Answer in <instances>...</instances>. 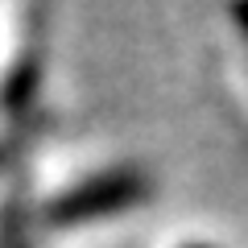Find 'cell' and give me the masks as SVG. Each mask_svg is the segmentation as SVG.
Masks as SVG:
<instances>
[{
    "mask_svg": "<svg viewBox=\"0 0 248 248\" xmlns=\"http://www.w3.org/2000/svg\"><path fill=\"white\" fill-rule=\"evenodd\" d=\"M149 178L141 170H104V174L79 182L62 199L50 203V223H87L99 215H116L128 207H141L149 199Z\"/></svg>",
    "mask_w": 248,
    "mask_h": 248,
    "instance_id": "obj_1",
    "label": "cell"
},
{
    "mask_svg": "<svg viewBox=\"0 0 248 248\" xmlns=\"http://www.w3.org/2000/svg\"><path fill=\"white\" fill-rule=\"evenodd\" d=\"M236 21H240L244 29H248V4H240V9H236Z\"/></svg>",
    "mask_w": 248,
    "mask_h": 248,
    "instance_id": "obj_2",
    "label": "cell"
},
{
    "mask_svg": "<svg viewBox=\"0 0 248 248\" xmlns=\"http://www.w3.org/2000/svg\"><path fill=\"white\" fill-rule=\"evenodd\" d=\"M186 248H211V244H186Z\"/></svg>",
    "mask_w": 248,
    "mask_h": 248,
    "instance_id": "obj_3",
    "label": "cell"
},
{
    "mask_svg": "<svg viewBox=\"0 0 248 248\" xmlns=\"http://www.w3.org/2000/svg\"><path fill=\"white\" fill-rule=\"evenodd\" d=\"M4 157H9V153H4V149H0V166H4Z\"/></svg>",
    "mask_w": 248,
    "mask_h": 248,
    "instance_id": "obj_4",
    "label": "cell"
}]
</instances>
